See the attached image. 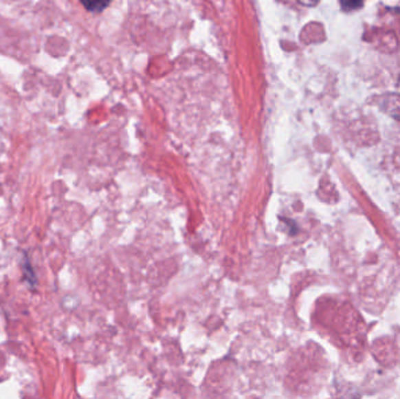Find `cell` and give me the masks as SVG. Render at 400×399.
<instances>
[{
	"label": "cell",
	"instance_id": "cell-2",
	"mask_svg": "<svg viewBox=\"0 0 400 399\" xmlns=\"http://www.w3.org/2000/svg\"><path fill=\"white\" fill-rule=\"evenodd\" d=\"M362 3H342V6L346 8L348 6H353V8H356V6H361Z\"/></svg>",
	"mask_w": 400,
	"mask_h": 399
},
{
	"label": "cell",
	"instance_id": "cell-1",
	"mask_svg": "<svg viewBox=\"0 0 400 399\" xmlns=\"http://www.w3.org/2000/svg\"><path fill=\"white\" fill-rule=\"evenodd\" d=\"M82 5L89 12H102L103 10L109 5V1H82Z\"/></svg>",
	"mask_w": 400,
	"mask_h": 399
}]
</instances>
